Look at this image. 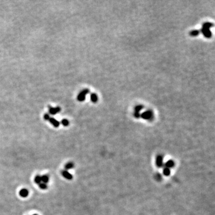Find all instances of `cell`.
<instances>
[{"label":"cell","mask_w":215,"mask_h":215,"mask_svg":"<svg viewBox=\"0 0 215 215\" xmlns=\"http://www.w3.org/2000/svg\"><path fill=\"white\" fill-rule=\"evenodd\" d=\"M143 108V105H139L136 106L135 108H134V111L140 112L141 111V110H142Z\"/></svg>","instance_id":"cell-14"},{"label":"cell","mask_w":215,"mask_h":215,"mask_svg":"<svg viewBox=\"0 0 215 215\" xmlns=\"http://www.w3.org/2000/svg\"><path fill=\"white\" fill-rule=\"evenodd\" d=\"M39 187L40 188H41L42 189H46V188H47V185L46 183H43V182H41V183H40V184H39Z\"/></svg>","instance_id":"cell-19"},{"label":"cell","mask_w":215,"mask_h":215,"mask_svg":"<svg viewBox=\"0 0 215 215\" xmlns=\"http://www.w3.org/2000/svg\"><path fill=\"white\" fill-rule=\"evenodd\" d=\"M34 180H35V183H37V184L39 185L40 183H41V182H42V181H41V176H40V175L36 176V177H35V179H34Z\"/></svg>","instance_id":"cell-15"},{"label":"cell","mask_w":215,"mask_h":215,"mask_svg":"<svg viewBox=\"0 0 215 215\" xmlns=\"http://www.w3.org/2000/svg\"><path fill=\"white\" fill-rule=\"evenodd\" d=\"M48 121H49L51 124L53 125L55 127H58L60 125V122L58 121L57 120H56V119L54 118H51L50 117L48 119Z\"/></svg>","instance_id":"cell-7"},{"label":"cell","mask_w":215,"mask_h":215,"mask_svg":"<svg viewBox=\"0 0 215 215\" xmlns=\"http://www.w3.org/2000/svg\"><path fill=\"white\" fill-rule=\"evenodd\" d=\"M61 123H62V125H64V126H68L69 124V121L66 119H62V121H61Z\"/></svg>","instance_id":"cell-18"},{"label":"cell","mask_w":215,"mask_h":215,"mask_svg":"<svg viewBox=\"0 0 215 215\" xmlns=\"http://www.w3.org/2000/svg\"><path fill=\"white\" fill-rule=\"evenodd\" d=\"M163 174L164 175L168 176L170 174V168H167V167H164L163 169Z\"/></svg>","instance_id":"cell-16"},{"label":"cell","mask_w":215,"mask_h":215,"mask_svg":"<svg viewBox=\"0 0 215 215\" xmlns=\"http://www.w3.org/2000/svg\"><path fill=\"white\" fill-rule=\"evenodd\" d=\"M140 117H142L144 119L150 120L153 118V112L151 110H147L140 114Z\"/></svg>","instance_id":"cell-1"},{"label":"cell","mask_w":215,"mask_h":215,"mask_svg":"<svg viewBox=\"0 0 215 215\" xmlns=\"http://www.w3.org/2000/svg\"><path fill=\"white\" fill-rule=\"evenodd\" d=\"M164 165H165V167H167V168H172L174 165V162L173 160H170L167 161L165 163V164H164Z\"/></svg>","instance_id":"cell-9"},{"label":"cell","mask_w":215,"mask_h":215,"mask_svg":"<svg viewBox=\"0 0 215 215\" xmlns=\"http://www.w3.org/2000/svg\"><path fill=\"white\" fill-rule=\"evenodd\" d=\"M65 170H70V169H71V168H74V164L73 163V162H68V163L65 164Z\"/></svg>","instance_id":"cell-12"},{"label":"cell","mask_w":215,"mask_h":215,"mask_svg":"<svg viewBox=\"0 0 215 215\" xmlns=\"http://www.w3.org/2000/svg\"><path fill=\"white\" fill-rule=\"evenodd\" d=\"M200 34V31H198V30H194V31H191L190 33H189V34H190L191 36H193V37H195V36H197L199 35Z\"/></svg>","instance_id":"cell-17"},{"label":"cell","mask_w":215,"mask_h":215,"mask_svg":"<svg viewBox=\"0 0 215 215\" xmlns=\"http://www.w3.org/2000/svg\"><path fill=\"white\" fill-rule=\"evenodd\" d=\"M28 194H29V191H28V189H25V188L22 189L19 192V195H20V197H23V198L28 197Z\"/></svg>","instance_id":"cell-8"},{"label":"cell","mask_w":215,"mask_h":215,"mask_svg":"<svg viewBox=\"0 0 215 215\" xmlns=\"http://www.w3.org/2000/svg\"><path fill=\"white\" fill-rule=\"evenodd\" d=\"M155 177H156V178L158 180H160L161 179V176L160 174H159V173H157V174H156V176H155Z\"/></svg>","instance_id":"cell-21"},{"label":"cell","mask_w":215,"mask_h":215,"mask_svg":"<svg viewBox=\"0 0 215 215\" xmlns=\"http://www.w3.org/2000/svg\"><path fill=\"white\" fill-rule=\"evenodd\" d=\"M155 164L158 168H161L163 166V157L162 155H158L157 156L155 160Z\"/></svg>","instance_id":"cell-3"},{"label":"cell","mask_w":215,"mask_h":215,"mask_svg":"<svg viewBox=\"0 0 215 215\" xmlns=\"http://www.w3.org/2000/svg\"><path fill=\"white\" fill-rule=\"evenodd\" d=\"M44 118L46 120H48L49 118H50V116H49V115L48 114V113H46L44 115Z\"/></svg>","instance_id":"cell-22"},{"label":"cell","mask_w":215,"mask_h":215,"mask_svg":"<svg viewBox=\"0 0 215 215\" xmlns=\"http://www.w3.org/2000/svg\"><path fill=\"white\" fill-rule=\"evenodd\" d=\"M201 32L206 38H210L212 37V32L210 29L202 28V29H201Z\"/></svg>","instance_id":"cell-4"},{"label":"cell","mask_w":215,"mask_h":215,"mask_svg":"<svg viewBox=\"0 0 215 215\" xmlns=\"http://www.w3.org/2000/svg\"><path fill=\"white\" fill-rule=\"evenodd\" d=\"M90 92V90L89 89H84L83 90H82L79 95H78L77 99L78 101L80 102H83L86 99V96L87 95L88 93Z\"/></svg>","instance_id":"cell-2"},{"label":"cell","mask_w":215,"mask_h":215,"mask_svg":"<svg viewBox=\"0 0 215 215\" xmlns=\"http://www.w3.org/2000/svg\"><path fill=\"white\" fill-rule=\"evenodd\" d=\"M49 180V177L47 175L41 176V181L43 183H47Z\"/></svg>","instance_id":"cell-13"},{"label":"cell","mask_w":215,"mask_h":215,"mask_svg":"<svg viewBox=\"0 0 215 215\" xmlns=\"http://www.w3.org/2000/svg\"><path fill=\"white\" fill-rule=\"evenodd\" d=\"M133 115L135 118H139L140 117V112H135L134 111V112L133 113Z\"/></svg>","instance_id":"cell-20"},{"label":"cell","mask_w":215,"mask_h":215,"mask_svg":"<svg viewBox=\"0 0 215 215\" xmlns=\"http://www.w3.org/2000/svg\"><path fill=\"white\" fill-rule=\"evenodd\" d=\"M37 215V214H34V215Z\"/></svg>","instance_id":"cell-23"},{"label":"cell","mask_w":215,"mask_h":215,"mask_svg":"<svg viewBox=\"0 0 215 215\" xmlns=\"http://www.w3.org/2000/svg\"><path fill=\"white\" fill-rule=\"evenodd\" d=\"M49 112H50V114L52 115L56 114V113L59 112L61 110V108L59 107L56 108H53L50 107V106H49Z\"/></svg>","instance_id":"cell-5"},{"label":"cell","mask_w":215,"mask_h":215,"mask_svg":"<svg viewBox=\"0 0 215 215\" xmlns=\"http://www.w3.org/2000/svg\"><path fill=\"white\" fill-rule=\"evenodd\" d=\"M90 99L92 102L96 103L98 101V95L96 93H92L90 95Z\"/></svg>","instance_id":"cell-10"},{"label":"cell","mask_w":215,"mask_h":215,"mask_svg":"<svg viewBox=\"0 0 215 215\" xmlns=\"http://www.w3.org/2000/svg\"><path fill=\"white\" fill-rule=\"evenodd\" d=\"M214 25L212 23H210V22H206L204 23L203 25V28H206V29H210V28H211L212 27H213Z\"/></svg>","instance_id":"cell-11"},{"label":"cell","mask_w":215,"mask_h":215,"mask_svg":"<svg viewBox=\"0 0 215 215\" xmlns=\"http://www.w3.org/2000/svg\"><path fill=\"white\" fill-rule=\"evenodd\" d=\"M62 174L65 179H68V180H71L73 178V176L69 172L68 170H63L62 171Z\"/></svg>","instance_id":"cell-6"}]
</instances>
